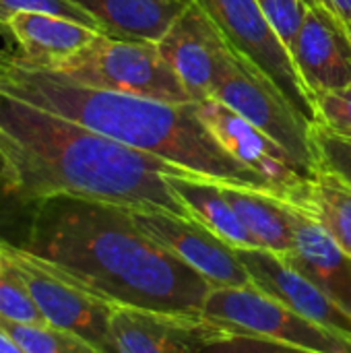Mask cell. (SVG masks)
I'll use <instances>...</instances> for the list:
<instances>
[{
  "mask_svg": "<svg viewBox=\"0 0 351 353\" xmlns=\"http://www.w3.org/2000/svg\"><path fill=\"white\" fill-rule=\"evenodd\" d=\"M23 250L112 306L201 316L213 285L149 238L132 211L54 194L23 207Z\"/></svg>",
  "mask_w": 351,
  "mask_h": 353,
  "instance_id": "6da1fadb",
  "label": "cell"
},
{
  "mask_svg": "<svg viewBox=\"0 0 351 353\" xmlns=\"http://www.w3.org/2000/svg\"><path fill=\"white\" fill-rule=\"evenodd\" d=\"M0 145L14 170L6 199L19 207L68 194L192 219L170 176L199 174L2 93Z\"/></svg>",
  "mask_w": 351,
  "mask_h": 353,
  "instance_id": "7a4b0ae2",
  "label": "cell"
},
{
  "mask_svg": "<svg viewBox=\"0 0 351 353\" xmlns=\"http://www.w3.org/2000/svg\"><path fill=\"white\" fill-rule=\"evenodd\" d=\"M0 93L219 184L277 194L261 174L232 157L197 116V101L172 103L95 89L0 52Z\"/></svg>",
  "mask_w": 351,
  "mask_h": 353,
  "instance_id": "3957f363",
  "label": "cell"
},
{
  "mask_svg": "<svg viewBox=\"0 0 351 353\" xmlns=\"http://www.w3.org/2000/svg\"><path fill=\"white\" fill-rule=\"evenodd\" d=\"M48 70L95 89L172 103L192 101L157 43L151 41H126L97 33L83 50Z\"/></svg>",
  "mask_w": 351,
  "mask_h": 353,
  "instance_id": "277c9868",
  "label": "cell"
},
{
  "mask_svg": "<svg viewBox=\"0 0 351 353\" xmlns=\"http://www.w3.org/2000/svg\"><path fill=\"white\" fill-rule=\"evenodd\" d=\"M213 99L225 103L279 143L312 178L319 174L310 143L312 124L296 112L277 85L254 62L232 46L217 77Z\"/></svg>",
  "mask_w": 351,
  "mask_h": 353,
  "instance_id": "5b68a950",
  "label": "cell"
},
{
  "mask_svg": "<svg viewBox=\"0 0 351 353\" xmlns=\"http://www.w3.org/2000/svg\"><path fill=\"white\" fill-rule=\"evenodd\" d=\"M201 316L221 329L302 352L351 353L350 337L308 321L257 288H213Z\"/></svg>",
  "mask_w": 351,
  "mask_h": 353,
  "instance_id": "8992f818",
  "label": "cell"
},
{
  "mask_svg": "<svg viewBox=\"0 0 351 353\" xmlns=\"http://www.w3.org/2000/svg\"><path fill=\"white\" fill-rule=\"evenodd\" d=\"M4 252L25 277L46 325L81 337L99 353H120L112 333L116 306L8 240Z\"/></svg>",
  "mask_w": 351,
  "mask_h": 353,
  "instance_id": "52a82bcc",
  "label": "cell"
},
{
  "mask_svg": "<svg viewBox=\"0 0 351 353\" xmlns=\"http://www.w3.org/2000/svg\"><path fill=\"white\" fill-rule=\"evenodd\" d=\"M223 33L228 43L254 62L310 124L317 122L312 97L296 62L257 0H192Z\"/></svg>",
  "mask_w": 351,
  "mask_h": 353,
  "instance_id": "ba28073f",
  "label": "cell"
},
{
  "mask_svg": "<svg viewBox=\"0 0 351 353\" xmlns=\"http://www.w3.org/2000/svg\"><path fill=\"white\" fill-rule=\"evenodd\" d=\"M197 116L219 145L273 184L279 199L290 203L312 176L271 137L217 99L197 101Z\"/></svg>",
  "mask_w": 351,
  "mask_h": 353,
  "instance_id": "9c48e42d",
  "label": "cell"
},
{
  "mask_svg": "<svg viewBox=\"0 0 351 353\" xmlns=\"http://www.w3.org/2000/svg\"><path fill=\"white\" fill-rule=\"evenodd\" d=\"M132 211L137 225L213 288H254L238 250L197 219L166 211Z\"/></svg>",
  "mask_w": 351,
  "mask_h": 353,
  "instance_id": "30bf717a",
  "label": "cell"
},
{
  "mask_svg": "<svg viewBox=\"0 0 351 353\" xmlns=\"http://www.w3.org/2000/svg\"><path fill=\"white\" fill-rule=\"evenodd\" d=\"M157 50L178 74L192 101L213 99L230 43L197 2H188L168 33L157 41Z\"/></svg>",
  "mask_w": 351,
  "mask_h": 353,
  "instance_id": "8fae6325",
  "label": "cell"
},
{
  "mask_svg": "<svg viewBox=\"0 0 351 353\" xmlns=\"http://www.w3.org/2000/svg\"><path fill=\"white\" fill-rule=\"evenodd\" d=\"M304 17L290 50L310 93L351 85V31L319 0H302Z\"/></svg>",
  "mask_w": 351,
  "mask_h": 353,
  "instance_id": "7c38bea8",
  "label": "cell"
},
{
  "mask_svg": "<svg viewBox=\"0 0 351 353\" xmlns=\"http://www.w3.org/2000/svg\"><path fill=\"white\" fill-rule=\"evenodd\" d=\"M252 285L277 302L300 312L308 321L323 325L351 339V316L337 306L317 283L292 269L279 254L263 248H236Z\"/></svg>",
  "mask_w": 351,
  "mask_h": 353,
  "instance_id": "4fadbf2b",
  "label": "cell"
},
{
  "mask_svg": "<svg viewBox=\"0 0 351 353\" xmlns=\"http://www.w3.org/2000/svg\"><path fill=\"white\" fill-rule=\"evenodd\" d=\"M292 221L294 248L281 259L317 283L351 316V256L319 221L294 207Z\"/></svg>",
  "mask_w": 351,
  "mask_h": 353,
  "instance_id": "5bb4252c",
  "label": "cell"
},
{
  "mask_svg": "<svg viewBox=\"0 0 351 353\" xmlns=\"http://www.w3.org/2000/svg\"><path fill=\"white\" fill-rule=\"evenodd\" d=\"M205 319L116 306L112 333L120 353H197Z\"/></svg>",
  "mask_w": 351,
  "mask_h": 353,
  "instance_id": "9a60e30c",
  "label": "cell"
},
{
  "mask_svg": "<svg viewBox=\"0 0 351 353\" xmlns=\"http://www.w3.org/2000/svg\"><path fill=\"white\" fill-rule=\"evenodd\" d=\"M10 39L21 58L39 68H54L83 50L97 31L50 12H14L8 17Z\"/></svg>",
  "mask_w": 351,
  "mask_h": 353,
  "instance_id": "2e32d148",
  "label": "cell"
},
{
  "mask_svg": "<svg viewBox=\"0 0 351 353\" xmlns=\"http://www.w3.org/2000/svg\"><path fill=\"white\" fill-rule=\"evenodd\" d=\"M87 10L103 35L157 43L190 0H70Z\"/></svg>",
  "mask_w": 351,
  "mask_h": 353,
  "instance_id": "e0dca14e",
  "label": "cell"
},
{
  "mask_svg": "<svg viewBox=\"0 0 351 353\" xmlns=\"http://www.w3.org/2000/svg\"><path fill=\"white\" fill-rule=\"evenodd\" d=\"M225 199L234 207L236 215L244 223V228L254 238L257 246L269 250L273 254H288L294 248V221L292 207L277 199L275 194L219 184Z\"/></svg>",
  "mask_w": 351,
  "mask_h": 353,
  "instance_id": "ac0fdd59",
  "label": "cell"
},
{
  "mask_svg": "<svg viewBox=\"0 0 351 353\" xmlns=\"http://www.w3.org/2000/svg\"><path fill=\"white\" fill-rule=\"evenodd\" d=\"M170 186L186 205L192 219L203 223L223 242L234 248H259L254 238L225 199L219 182L203 176H170Z\"/></svg>",
  "mask_w": 351,
  "mask_h": 353,
  "instance_id": "d6986e66",
  "label": "cell"
},
{
  "mask_svg": "<svg viewBox=\"0 0 351 353\" xmlns=\"http://www.w3.org/2000/svg\"><path fill=\"white\" fill-rule=\"evenodd\" d=\"M288 205L319 221L351 256V188L345 182L319 172Z\"/></svg>",
  "mask_w": 351,
  "mask_h": 353,
  "instance_id": "ffe728a7",
  "label": "cell"
},
{
  "mask_svg": "<svg viewBox=\"0 0 351 353\" xmlns=\"http://www.w3.org/2000/svg\"><path fill=\"white\" fill-rule=\"evenodd\" d=\"M0 321L17 323V325L46 323L25 277L14 267V263L6 256V252L0 263Z\"/></svg>",
  "mask_w": 351,
  "mask_h": 353,
  "instance_id": "44dd1931",
  "label": "cell"
},
{
  "mask_svg": "<svg viewBox=\"0 0 351 353\" xmlns=\"http://www.w3.org/2000/svg\"><path fill=\"white\" fill-rule=\"evenodd\" d=\"M10 337L27 353H99L81 337L50 325H17L0 321Z\"/></svg>",
  "mask_w": 351,
  "mask_h": 353,
  "instance_id": "7402d4cb",
  "label": "cell"
},
{
  "mask_svg": "<svg viewBox=\"0 0 351 353\" xmlns=\"http://www.w3.org/2000/svg\"><path fill=\"white\" fill-rule=\"evenodd\" d=\"M197 353H308L277 341L236 333L205 321Z\"/></svg>",
  "mask_w": 351,
  "mask_h": 353,
  "instance_id": "603a6c76",
  "label": "cell"
},
{
  "mask_svg": "<svg viewBox=\"0 0 351 353\" xmlns=\"http://www.w3.org/2000/svg\"><path fill=\"white\" fill-rule=\"evenodd\" d=\"M310 143L317 172H327L351 188V137L337 134L323 124H312Z\"/></svg>",
  "mask_w": 351,
  "mask_h": 353,
  "instance_id": "cb8c5ba5",
  "label": "cell"
},
{
  "mask_svg": "<svg viewBox=\"0 0 351 353\" xmlns=\"http://www.w3.org/2000/svg\"><path fill=\"white\" fill-rule=\"evenodd\" d=\"M312 103L317 110V122L329 130L351 137V85L333 89V91H319L312 95Z\"/></svg>",
  "mask_w": 351,
  "mask_h": 353,
  "instance_id": "d4e9b609",
  "label": "cell"
},
{
  "mask_svg": "<svg viewBox=\"0 0 351 353\" xmlns=\"http://www.w3.org/2000/svg\"><path fill=\"white\" fill-rule=\"evenodd\" d=\"M14 12H50V14H58L70 21H77L81 25H87L91 29H95L97 33H101L99 23L81 6H77L70 0H0V14L8 21L10 14Z\"/></svg>",
  "mask_w": 351,
  "mask_h": 353,
  "instance_id": "484cf974",
  "label": "cell"
},
{
  "mask_svg": "<svg viewBox=\"0 0 351 353\" xmlns=\"http://www.w3.org/2000/svg\"><path fill=\"white\" fill-rule=\"evenodd\" d=\"M267 19L271 21L273 29L277 31L279 39L292 50L296 33L302 25L304 17V2L302 0H257Z\"/></svg>",
  "mask_w": 351,
  "mask_h": 353,
  "instance_id": "4316f807",
  "label": "cell"
},
{
  "mask_svg": "<svg viewBox=\"0 0 351 353\" xmlns=\"http://www.w3.org/2000/svg\"><path fill=\"white\" fill-rule=\"evenodd\" d=\"M12 184H14V170H12L8 155L4 153V149L0 145V194L6 196L8 190L12 188Z\"/></svg>",
  "mask_w": 351,
  "mask_h": 353,
  "instance_id": "83f0119b",
  "label": "cell"
},
{
  "mask_svg": "<svg viewBox=\"0 0 351 353\" xmlns=\"http://www.w3.org/2000/svg\"><path fill=\"white\" fill-rule=\"evenodd\" d=\"M319 2H323L335 17H339L351 31V0H319Z\"/></svg>",
  "mask_w": 351,
  "mask_h": 353,
  "instance_id": "f1b7e54d",
  "label": "cell"
},
{
  "mask_svg": "<svg viewBox=\"0 0 351 353\" xmlns=\"http://www.w3.org/2000/svg\"><path fill=\"white\" fill-rule=\"evenodd\" d=\"M0 353H27L10 337V333L2 325H0Z\"/></svg>",
  "mask_w": 351,
  "mask_h": 353,
  "instance_id": "f546056e",
  "label": "cell"
},
{
  "mask_svg": "<svg viewBox=\"0 0 351 353\" xmlns=\"http://www.w3.org/2000/svg\"><path fill=\"white\" fill-rule=\"evenodd\" d=\"M0 35H4V37H10V33H8V21L0 14Z\"/></svg>",
  "mask_w": 351,
  "mask_h": 353,
  "instance_id": "4dcf8cb0",
  "label": "cell"
},
{
  "mask_svg": "<svg viewBox=\"0 0 351 353\" xmlns=\"http://www.w3.org/2000/svg\"><path fill=\"white\" fill-rule=\"evenodd\" d=\"M4 259V240H0V263Z\"/></svg>",
  "mask_w": 351,
  "mask_h": 353,
  "instance_id": "1f68e13d",
  "label": "cell"
}]
</instances>
